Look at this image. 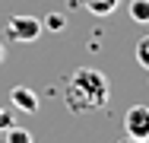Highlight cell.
Segmentation results:
<instances>
[{"label":"cell","mask_w":149,"mask_h":143,"mask_svg":"<svg viewBox=\"0 0 149 143\" xmlns=\"http://www.w3.org/2000/svg\"><path fill=\"white\" fill-rule=\"evenodd\" d=\"M83 3H86V10H89L92 16H111L118 10L120 0H83Z\"/></svg>","instance_id":"cell-5"},{"label":"cell","mask_w":149,"mask_h":143,"mask_svg":"<svg viewBox=\"0 0 149 143\" xmlns=\"http://www.w3.org/2000/svg\"><path fill=\"white\" fill-rule=\"evenodd\" d=\"M108 95H111V86L108 76L95 67H79L73 70V76L63 86V102L73 114H86V111H98L108 105Z\"/></svg>","instance_id":"cell-1"},{"label":"cell","mask_w":149,"mask_h":143,"mask_svg":"<svg viewBox=\"0 0 149 143\" xmlns=\"http://www.w3.org/2000/svg\"><path fill=\"white\" fill-rule=\"evenodd\" d=\"M41 29H48V32H63V29H67V16H63V13H48V16L41 19Z\"/></svg>","instance_id":"cell-7"},{"label":"cell","mask_w":149,"mask_h":143,"mask_svg":"<svg viewBox=\"0 0 149 143\" xmlns=\"http://www.w3.org/2000/svg\"><path fill=\"white\" fill-rule=\"evenodd\" d=\"M45 29H41V19L38 16H13L6 29H3V35L10 38V41H22V45H29V41H38V35H41Z\"/></svg>","instance_id":"cell-2"},{"label":"cell","mask_w":149,"mask_h":143,"mask_svg":"<svg viewBox=\"0 0 149 143\" xmlns=\"http://www.w3.org/2000/svg\"><path fill=\"white\" fill-rule=\"evenodd\" d=\"M10 102H13V108H19V111H26V114L38 111V92L29 89V86H13L10 89Z\"/></svg>","instance_id":"cell-4"},{"label":"cell","mask_w":149,"mask_h":143,"mask_svg":"<svg viewBox=\"0 0 149 143\" xmlns=\"http://www.w3.org/2000/svg\"><path fill=\"white\" fill-rule=\"evenodd\" d=\"M127 13L133 22H149V0H130Z\"/></svg>","instance_id":"cell-6"},{"label":"cell","mask_w":149,"mask_h":143,"mask_svg":"<svg viewBox=\"0 0 149 143\" xmlns=\"http://www.w3.org/2000/svg\"><path fill=\"white\" fill-rule=\"evenodd\" d=\"M120 143H149V140H136V137H124Z\"/></svg>","instance_id":"cell-11"},{"label":"cell","mask_w":149,"mask_h":143,"mask_svg":"<svg viewBox=\"0 0 149 143\" xmlns=\"http://www.w3.org/2000/svg\"><path fill=\"white\" fill-rule=\"evenodd\" d=\"M3 134H6V143H35L29 130H26V127H16V124H13L10 130H3Z\"/></svg>","instance_id":"cell-8"},{"label":"cell","mask_w":149,"mask_h":143,"mask_svg":"<svg viewBox=\"0 0 149 143\" xmlns=\"http://www.w3.org/2000/svg\"><path fill=\"white\" fill-rule=\"evenodd\" d=\"M16 124V118H13V111L10 108H0V130H10Z\"/></svg>","instance_id":"cell-10"},{"label":"cell","mask_w":149,"mask_h":143,"mask_svg":"<svg viewBox=\"0 0 149 143\" xmlns=\"http://www.w3.org/2000/svg\"><path fill=\"white\" fill-rule=\"evenodd\" d=\"M136 64L149 70V35H143V38L136 41Z\"/></svg>","instance_id":"cell-9"},{"label":"cell","mask_w":149,"mask_h":143,"mask_svg":"<svg viewBox=\"0 0 149 143\" xmlns=\"http://www.w3.org/2000/svg\"><path fill=\"white\" fill-rule=\"evenodd\" d=\"M124 130L127 137L149 140V105H130L124 114Z\"/></svg>","instance_id":"cell-3"},{"label":"cell","mask_w":149,"mask_h":143,"mask_svg":"<svg viewBox=\"0 0 149 143\" xmlns=\"http://www.w3.org/2000/svg\"><path fill=\"white\" fill-rule=\"evenodd\" d=\"M0 60H3V41H0Z\"/></svg>","instance_id":"cell-12"}]
</instances>
